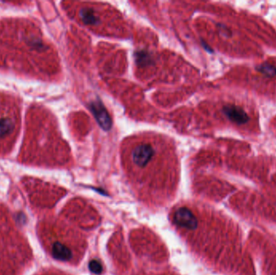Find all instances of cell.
<instances>
[{
    "instance_id": "5b68a950",
    "label": "cell",
    "mask_w": 276,
    "mask_h": 275,
    "mask_svg": "<svg viewBox=\"0 0 276 275\" xmlns=\"http://www.w3.org/2000/svg\"><path fill=\"white\" fill-rule=\"evenodd\" d=\"M32 259L26 239L16 227L8 208L0 204V275H20Z\"/></svg>"
},
{
    "instance_id": "8992f818",
    "label": "cell",
    "mask_w": 276,
    "mask_h": 275,
    "mask_svg": "<svg viewBox=\"0 0 276 275\" xmlns=\"http://www.w3.org/2000/svg\"><path fill=\"white\" fill-rule=\"evenodd\" d=\"M21 102L12 95L0 91V156L10 154L20 130Z\"/></svg>"
},
{
    "instance_id": "30bf717a",
    "label": "cell",
    "mask_w": 276,
    "mask_h": 275,
    "mask_svg": "<svg viewBox=\"0 0 276 275\" xmlns=\"http://www.w3.org/2000/svg\"><path fill=\"white\" fill-rule=\"evenodd\" d=\"M122 238L120 237V233L115 235L111 241L110 250L112 256L114 259L115 263L120 267L121 265L127 267L128 261V254L127 253L126 248H124V244L121 241Z\"/></svg>"
},
{
    "instance_id": "7a4b0ae2",
    "label": "cell",
    "mask_w": 276,
    "mask_h": 275,
    "mask_svg": "<svg viewBox=\"0 0 276 275\" xmlns=\"http://www.w3.org/2000/svg\"><path fill=\"white\" fill-rule=\"evenodd\" d=\"M56 53L30 19L0 20V70L51 81L58 73Z\"/></svg>"
},
{
    "instance_id": "3957f363",
    "label": "cell",
    "mask_w": 276,
    "mask_h": 275,
    "mask_svg": "<svg viewBox=\"0 0 276 275\" xmlns=\"http://www.w3.org/2000/svg\"><path fill=\"white\" fill-rule=\"evenodd\" d=\"M18 159L26 165L46 167L64 166L68 161L55 119L41 106L33 104L28 108Z\"/></svg>"
},
{
    "instance_id": "52a82bcc",
    "label": "cell",
    "mask_w": 276,
    "mask_h": 275,
    "mask_svg": "<svg viewBox=\"0 0 276 275\" xmlns=\"http://www.w3.org/2000/svg\"><path fill=\"white\" fill-rule=\"evenodd\" d=\"M24 187L30 204L36 209L54 207L66 193L62 188L35 178H24Z\"/></svg>"
},
{
    "instance_id": "277c9868",
    "label": "cell",
    "mask_w": 276,
    "mask_h": 275,
    "mask_svg": "<svg viewBox=\"0 0 276 275\" xmlns=\"http://www.w3.org/2000/svg\"><path fill=\"white\" fill-rule=\"evenodd\" d=\"M37 233L44 247L55 259L75 265L83 257L84 238L61 216L40 222Z\"/></svg>"
},
{
    "instance_id": "ba28073f",
    "label": "cell",
    "mask_w": 276,
    "mask_h": 275,
    "mask_svg": "<svg viewBox=\"0 0 276 275\" xmlns=\"http://www.w3.org/2000/svg\"><path fill=\"white\" fill-rule=\"evenodd\" d=\"M131 245L137 254L152 258L154 261H163L167 258L166 248L156 236L148 230L132 232L130 236Z\"/></svg>"
},
{
    "instance_id": "7c38bea8",
    "label": "cell",
    "mask_w": 276,
    "mask_h": 275,
    "mask_svg": "<svg viewBox=\"0 0 276 275\" xmlns=\"http://www.w3.org/2000/svg\"><path fill=\"white\" fill-rule=\"evenodd\" d=\"M256 70L263 75L271 78L276 75V67L268 62H265L263 64L257 66Z\"/></svg>"
},
{
    "instance_id": "5bb4252c",
    "label": "cell",
    "mask_w": 276,
    "mask_h": 275,
    "mask_svg": "<svg viewBox=\"0 0 276 275\" xmlns=\"http://www.w3.org/2000/svg\"><path fill=\"white\" fill-rule=\"evenodd\" d=\"M40 275H66V273H62L59 271H54V270H49L44 273H40Z\"/></svg>"
},
{
    "instance_id": "8fae6325",
    "label": "cell",
    "mask_w": 276,
    "mask_h": 275,
    "mask_svg": "<svg viewBox=\"0 0 276 275\" xmlns=\"http://www.w3.org/2000/svg\"><path fill=\"white\" fill-rule=\"evenodd\" d=\"M224 112L231 121L238 124H244L250 120L248 114L238 106H225L224 108Z\"/></svg>"
},
{
    "instance_id": "4fadbf2b",
    "label": "cell",
    "mask_w": 276,
    "mask_h": 275,
    "mask_svg": "<svg viewBox=\"0 0 276 275\" xmlns=\"http://www.w3.org/2000/svg\"><path fill=\"white\" fill-rule=\"evenodd\" d=\"M90 269L92 271L95 272V273H99L101 272L102 270V266L100 265V264L99 262H97V261H93L90 265Z\"/></svg>"
},
{
    "instance_id": "9a60e30c",
    "label": "cell",
    "mask_w": 276,
    "mask_h": 275,
    "mask_svg": "<svg viewBox=\"0 0 276 275\" xmlns=\"http://www.w3.org/2000/svg\"><path fill=\"white\" fill-rule=\"evenodd\" d=\"M151 275H176V273H171V272H168V273H150ZM140 275H143L142 273H140Z\"/></svg>"
},
{
    "instance_id": "9c48e42d",
    "label": "cell",
    "mask_w": 276,
    "mask_h": 275,
    "mask_svg": "<svg viewBox=\"0 0 276 275\" xmlns=\"http://www.w3.org/2000/svg\"><path fill=\"white\" fill-rule=\"evenodd\" d=\"M61 215L71 223L84 228L96 227L100 221L98 214L94 208L81 200L69 202L62 209Z\"/></svg>"
},
{
    "instance_id": "6da1fadb",
    "label": "cell",
    "mask_w": 276,
    "mask_h": 275,
    "mask_svg": "<svg viewBox=\"0 0 276 275\" xmlns=\"http://www.w3.org/2000/svg\"><path fill=\"white\" fill-rule=\"evenodd\" d=\"M124 149V169L137 196L156 206L173 198L178 186V165L170 140L143 134L131 138Z\"/></svg>"
}]
</instances>
